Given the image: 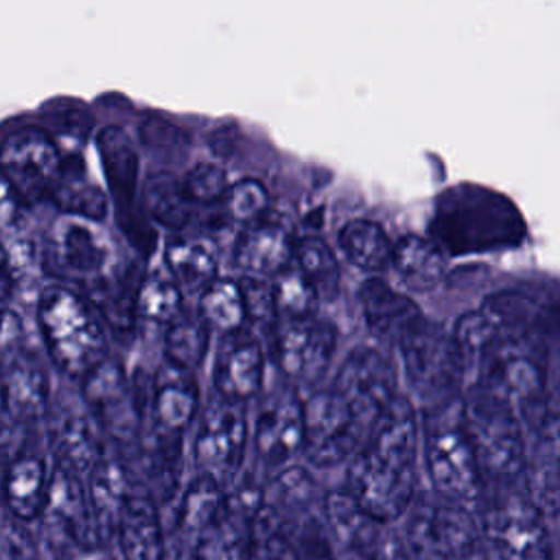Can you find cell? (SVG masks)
<instances>
[{"instance_id":"cell-18","label":"cell","mask_w":560,"mask_h":560,"mask_svg":"<svg viewBox=\"0 0 560 560\" xmlns=\"http://www.w3.org/2000/svg\"><path fill=\"white\" fill-rule=\"evenodd\" d=\"M304 402L289 381L269 387L258 402L254 420V448L265 470L282 468L302 451Z\"/></svg>"},{"instance_id":"cell-23","label":"cell","mask_w":560,"mask_h":560,"mask_svg":"<svg viewBox=\"0 0 560 560\" xmlns=\"http://www.w3.org/2000/svg\"><path fill=\"white\" fill-rule=\"evenodd\" d=\"M217 394L225 400L247 402L258 396L265 378V354L260 341L243 328L228 332L217 350L212 370Z\"/></svg>"},{"instance_id":"cell-7","label":"cell","mask_w":560,"mask_h":560,"mask_svg":"<svg viewBox=\"0 0 560 560\" xmlns=\"http://www.w3.org/2000/svg\"><path fill=\"white\" fill-rule=\"evenodd\" d=\"M50 381L39 354L24 341L15 313L0 315V409L13 424H33L48 411Z\"/></svg>"},{"instance_id":"cell-10","label":"cell","mask_w":560,"mask_h":560,"mask_svg":"<svg viewBox=\"0 0 560 560\" xmlns=\"http://www.w3.org/2000/svg\"><path fill=\"white\" fill-rule=\"evenodd\" d=\"M83 405L120 453L136 451L140 438V396L136 381L114 359H103L81 378Z\"/></svg>"},{"instance_id":"cell-29","label":"cell","mask_w":560,"mask_h":560,"mask_svg":"<svg viewBox=\"0 0 560 560\" xmlns=\"http://www.w3.org/2000/svg\"><path fill=\"white\" fill-rule=\"evenodd\" d=\"M293 245L295 243L282 223L260 217L236 238L234 260L247 276H276L293 262Z\"/></svg>"},{"instance_id":"cell-16","label":"cell","mask_w":560,"mask_h":560,"mask_svg":"<svg viewBox=\"0 0 560 560\" xmlns=\"http://www.w3.org/2000/svg\"><path fill=\"white\" fill-rule=\"evenodd\" d=\"M337 348V330L315 315L278 319L271 332V352L284 381L291 385H317L330 368Z\"/></svg>"},{"instance_id":"cell-22","label":"cell","mask_w":560,"mask_h":560,"mask_svg":"<svg viewBox=\"0 0 560 560\" xmlns=\"http://www.w3.org/2000/svg\"><path fill=\"white\" fill-rule=\"evenodd\" d=\"M262 490L241 486L228 490L221 510L203 532L197 560H245L252 521L260 508Z\"/></svg>"},{"instance_id":"cell-13","label":"cell","mask_w":560,"mask_h":560,"mask_svg":"<svg viewBox=\"0 0 560 560\" xmlns=\"http://www.w3.org/2000/svg\"><path fill=\"white\" fill-rule=\"evenodd\" d=\"M96 149L120 230L127 234L136 249L151 254L155 247V232L144 219L142 208L136 206L140 160L133 140L127 136L125 129L112 125L98 131Z\"/></svg>"},{"instance_id":"cell-24","label":"cell","mask_w":560,"mask_h":560,"mask_svg":"<svg viewBox=\"0 0 560 560\" xmlns=\"http://www.w3.org/2000/svg\"><path fill=\"white\" fill-rule=\"evenodd\" d=\"M83 481L94 538L96 542L107 545L116 536L118 516L133 481L129 479L125 459L107 453H103V457L88 470Z\"/></svg>"},{"instance_id":"cell-11","label":"cell","mask_w":560,"mask_h":560,"mask_svg":"<svg viewBox=\"0 0 560 560\" xmlns=\"http://www.w3.org/2000/svg\"><path fill=\"white\" fill-rule=\"evenodd\" d=\"M140 396V442H168L182 444L188 431L199 392L192 374L188 370L175 368L168 361L158 368L149 378H133Z\"/></svg>"},{"instance_id":"cell-17","label":"cell","mask_w":560,"mask_h":560,"mask_svg":"<svg viewBox=\"0 0 560 560\" xmlns=\"http://www.w3.org/2000/svg\"><path fill=\"white\" fill-rule=\"evenodd\" d=\"M330 389L372 431L396 398V370L376 348H354L335 374Z\"/></svg>"},{"instance_id":"cell-40","label":"cell","mask_w":560,"mask_h":560,"mask_svg":"<svg viewBox=\"0 0 560 560\" xmlns=\"http://www.w3.org/2000/svg\"><path fill=\"white\" fill-rule=\"evenodd\" d=\"M245 560H300L289 527L262 503L252 521Z\"/></svg>"},{"instance_id":"cell-12","label":"cell","mask_w":560,"mask_h":560,"mask_svg":"<svg viewBox=\"0 0 560 560\" xmlns=\"http://www.w3.org/2000/svg\"><path fill=\"white\" fill-rule=\"evenodd\" d=\"M247 444V413L243 402L217 398L206 407L192 440L199 472L214 479L225 492L234 488Z\"/></svg>"},{"instance_id":"cell-48","label":"cell","mask_w":560,"mask_h":560,"mask_svg":"<svg viewBox=\"0 0 560 560\" xmlns=\"http://www.w3.org/2000/svg\"><path fill=\"white\" fill-rule=\"evenodd\" d=\"M13 293V269H11V260H9V252L0 241V315L7 313L9 308V300Z\"/></svg>"},{"instance_id":"cell-27","label":"cell","mask_w":560,"mask_h":560,"mask_svg":"<svg viewBox=\"0 0 560 560\" xmlns=\"http://www.w3.org/2000/svg\"><path fill=\"white\" fill-rule=\"evenodd\" d=\"M359 304L368 330L378 341L392 346H398V341L424 317L411 298L398 293L378 278H370L361 284Z\"/></svg>"},{"instance_id":"cell-28","label":"cell","mask_w":560,"mask_h":560,"mask_svg":"<svg viewBox=\"0 0 560 560\" xmlns=\"http://www.w3.org/2000/svg\"><path fill=\"white\" fill-rule=\"evenodd\" d=\"M538 438L534 440L532 455L525 457L523 486L527 497L538 505L542 516L558 512V413L551 405L536 424Z\"/></svg>"},{"instance_id":"cell-43","label":"cell","mask_w":560,"mask_h":560,"mask_svg":"<svg viewBox=\"0 0 560 560\" xmlns=\"http://www.w3.org/2000/svg\"><path fill=\"white\" fill-rule=\"evenodd\" d=\"M184 195L192 201V203H217L223 201L230 182H228V173L225 168H221L219 164L212 162H199L195 164L184 179L179 182Z\"/></svg>"},{"instance_id":"cell-33","label":"cell","mask_w":560,"mask_h":560,"mask_svg":"<svg viewBox=\"0 0 560 560\" xmlns=\"http://www.w3.org/2000/svg\"><path fill=\"white\" fill-rule=\"evenodd\" d=\"M499 335H545L547 319L538 302L521 291H499L483 300L479 308Z\"/></svg>"},{"instance_id":"cell-36","label":"cell","mask_w":560,"mask_h":560,"mask_svg":"<svg viewBox=\"0 0 560 560\" xmlns=\"http://www.w3.org/2000/svg\"><path fill=\"white\" fill-rule=\"evenodd\" d=\"M210 328L199 315L179 313L166 328L164 357L171 365L192 372L208 354Z\"/></svg>"},{"instance_id":"cell-47","label":"cell","mask_w":560,"mask_h":560,"mask_svg":"<svg viewBox=\"0 0 560 560\" xmlns=\"http://www.w3.org/2000/svg\"><path fill=\"white\" fill-rule=\"evenodd\" d=\"M26 203L20 199L15 188L0 175V234L15 230L24 217Z\"/></svg>"},{"instance_id":"cell-15","label":"cell","mask_w":560,"mask_h":560,"mask_svg":"<svg viewBox=\"0 0 560 560\" xmlns=\"http://www.w3.org/2000/svg\"><path fill=\"white\" fill-rule=\"evenodd\" d=\"M370 433L330 387L304 402L302 453L313 466L328 468L350 459Z\"/></svg>"},{"instance_id":"cell-19","label":"cell","mask_w":560,"mask_h":560,"mask_svg":"<svg viewBox=\"0 0 560 560\" xmlns=\"http://www.w3.org/2000/svg\"><path fill=\"white\" fill-rule=\"evenodd\" d=\"M107 260L109 245L94 221L63 214L50 225L44 243V265L50 273L90 287L101 280Z\"/></svg>"},{"instance_id":"cell-6","label":"cell","mask_w":560,"mask_h":560,"mask_svg":"<svg viewBox=\"0 0 560 560\" xmlns=\"http://www.w3.org/2000/svg\"><path fill=\"white\" fill-rule=\"evenodd\" d=\"M402 545L409 560H488V540L472 510L429 497L409 503Z\"/></svg>"},{"instance_id":"cell-37","label":"cell","mask_w":560,"mask_h":560,"mask_svg":"<svg viewBox=\"0 0 560 560\" xmlns=\"http://www.w3.org/2000/svg\"><path fill=\"white\" fill-rule=\"evenodd\" d=\"M147 212L168 230H184L192 219V201L184 195L182 184L168 173H158L144 186Z\"/></svg>"},{"instance_id":"cell-46","label":"cell","mask_w":560,"mask_h":560,"mask_svg":"<svg viewBox=\"0 0 560 560\" xmlns=\"http://www.w3.org/2000/svg\"><path fill=\"white\" fill-rule=\"evenodd\" d=\"M138 138L151 149H171L186 142V133L160 114H149L138 127Z\"/></svg>"},{"instance_id":"cell-34","label":"cell","mask_w":560,"mask_h":560,"mask_svg":"<svg viewBox=\"0 0 560 560\" xmlns=\"http://www.w3.org/2000/svg\"><path fill=\"white\" fill-rule=\"evenodd\" d=\"M171 278L179 289L203 291L217 278V256L197 238H173L164 254Z\"/></svg>"},{"instance_id":"cell-32","label":"cell","mask_w":560,"mask_h":560,"mask_svg":"<svg viewBox=\"0 0 560 560\" xmlns=\"http://www.w3.org/2000/svg\"><path fill=\"white\" fill-rule=\"evenodd\" d=\"M50 201L59 206L63 214L81 217L94 223L105 219L109 208L103 188H98L88 179L83 162L77 158H63L61 177L57 182V188Z\"/></svg>"},{"instance_id":"cell-45","label":"cell","mask_w":560,"mask_h":560,"mask_svg":"<svg viewBox=\"0 0 560 560\" xmlns=\"http://www.w3.org/2000/svg\"><path fill=\"white\" fill-rule=\"evenodd\" d=\"M238 289H241V298H243V306H245L247 319L269 322V319L276 317L271 287L265 284L262 278L245 276V278L238 282Z\"/></svg>"},{"instance_id":"cell-30","label":"cell","mask_w":560,"mask_h":560,"mask_svg":"<svg viewBox=\"0 0 560 560\" xmlns=\"http://www.w3.org/2000/svg\"><path fill=\"white\" fill-rule=\"evenodd\" d=\"M48 466L37 453H18L2 477V497L11 516L31 523L42 516L48 492Z\"/></svg>"},{"instance_id":"cell-42","label":"cell","mask_w":560,"mask_h":560,"mask_svg":"<svg viewBox=\"0 0 560 560\" xmlns=\"http://www.w3.org/2000/svg\"><path fill=\"white\" fill-rule=\"evenodd\" d=\"M273 278L276 280L271 284V295H273V308L278 319L315 315L317 293L311 287V282L302 276V271L295 267V262L287 265Z\"/></svg>"},{"instance_id":"cell-25","label":"cell","mask_w":560,"mask_h":560,"mask_svg":"<svg viewBox=\"0 0 560 560\" xmlns=\"http://www.w3.org/2000/svg\"><path fill=\"white\" fill-rule=\"evenodd\" d=\"M114 540L125 560H162L164 532L160 508L144 486H131L118 516Z\"/></svg>"},{"instance_id":"cell-39","label":"cell","mask_w":560,"mask_h":560,"mask_svg":"<svg viewBox=\"0 0 560 560\" xmlns=\"http://www.w3.org/2000/svg\"><path fill=\"white\" fill-rule=\"evenodd\" d=\"M293 262L311 282L317 298L330 300L339 289V265L330 247L319 236H302L293 245Z\"/></svg>"},{"instance_id":"cell-35","label":"cell","mask_w":560,"mask_h":560,"mask_svg":"<svg viewBox=\"0 0 560 560\" xmlns=\"http://www.w3.org/2000/svg\"><path fill=\"white\" fill-rule=\"evenodd\" d=\"M339 247L343 256L363 271H378L392 260V241L387 232L370 219L348 221L339 230Z\"/></svg>"},{"instance_id":"cell-8","label":"cell","mask_w":560,"mask_h":560,"mask_svg":"<svg viewBox=\"0 0 560 560\" xmlns=\"http://www.w3.org/2000/svg\"><path fill=\"white\" fill-rule=\"evenodd\" d=\"M481 503V532L501 560H553L547 518L518 483L492 488Z\"/></svg>"},{"instance_id":"cell-41","label":"cell","mask_w":560,"mask_h":560,"mask_svg":"<svg viewBox=\"0 0 560 560\" xmlns=\"http://www.w3.org/2000/svg\"><path fill=\"white\" fill-rule=\"evenodd\" d=\"M182 313V291L168 271H151L138 284L136 315L155 322L171 324Z\"/></svg>"},{"instance_id":"cell-20","label":"cell","mask_w":560,"mask_h":560,"mask_svg":"<svg viewBox=\"0 0 560 560\" xmlns=\"http://www.w3.org/2000/svg\"><path fill=\"white\" fill-rule=\"evenodd\" d=\"M44 525L55 547H90L96 542L90 521L85 481L79 472L55 462L48 477Z\"/></svg>"},{"instance_id":"cell-2","label":"cell","mask_w":560,"mask_h":560,"mask_svg":"<svg viewBox=\"0 0 560 560\" xmlns=\"http://www.w3.org/2000/svg\"><path fill=\"white\" fill-rule=\"evenodd\" d=\"M431 241L448 254L462 256L514 247L525 236L516 206L497 190L459 184L435 199Z\"/></svg>"},{"instance_id":"cell-9","label":"cell","mask_w":560,"mask_h":560,"mask_svg":"<svg viewBox=\"0 0 560 560\" xmlns=\"http://www.w3.org/2000/svg\"><path fill=\"white\" fill-rule=\"evenodd\" d=\"M405 376L427 409L457 398L464 381L459 350L442 324L422 317L396 346Z\"/></svg>"},{"instance_id":"cell-1","label":"cell","mask_w":560,"mask_h":560,"mask_svg":"<svg viewBox=\"0 0 560 560\" xmlns=\"http://www.w3.org/2000/svg\"><path fill=\"white\" fill-rule=\"evenodd\" d=\"M420 420L413 402L396 394L368 440L352 455L348 494L363 514L392 523L416 497Z\"/></svg>"},{"instance_id":"cell-38","label":"cell","mask_w":560,"mask_h":560,"mask_svg":"<svg viewBox=\"0 0 560 560\" xmlns=\"http://www.w3.org/2000/svg\"><path fill=\"white\" fill-rule=\"evenodd\" d=\"M199 317L223 335L243 328L247 322L243 298L238 282L228 278H214L203 291L199 300Z\"/></svg>"},{"instance_id":"cell-49","label":"cell","mask_w":560,"mask_h":560,"mask_svg":"<svg viewBox=\"0 0 560 560\" xmlns=\"http://www.w3.org/2000/svg\"><path fill=\"white\" fill-rule=\"evenodd\" d=\"M236 147V129L230 125H221L210 136V149L219 158H230Z\"/></svg>"},{"instance_id":"cell-26","label":"cell","mask_w":560,"mask_h":560,"mask_svg":"<svg viewBox=\"0 0 560 560\" xmlns=\"http://www.w3.org/2000/svg\"><path fill=\"white\" fill-rule=\"evenodd\" d=\"M50 444L55 462L79 472L81 477L103 457L105 442L103 431L90 416V411L63 407L52 413L50 420Z\"/></svg>"},{"instance_id":"cell-44","label":"cell","mask_w":560,"mask_h":560,"mask_svg":"<svg viewBox=\"0 0 560 560\" xmlns=\"http://www.w3.org/2000/svg\"><path fill=\"white\" fill-rule=\"evenodd\" d=\"M225 210L236 221H256L267 212L269 206V192L262 186V182L247 177L232 184L223 197Z\"/></svg>"},{"instance_id":"cell-31","label":"cell","mask_w":560,"mask_h":560,"mask_svg":"<svg viewBox=\"0 0 560 560\" xmlns=\"http://www.w3.org/2000/svg\"><path fill=\"white\" fill-rule=\"evenodd\" d=\"M411 291H431L446 276V256L444 252L424 236L407 234L392 247L389 260Z\"/></svg>"},{"instance_id":"cell-5","label":"cell","mask_w":560,"mask_h":560,"mask_svg":"<svg viewBox=\"0 0 560 560\" xmlns=\"http://www.w3.org/2000/svg\"><path fill=\"white\" fill-rule=\"evenodd\" d=\"M37 326L55 368L83 378L107 357L105 328L94 306L66 287H50L37 302Z\"/></svg>"},{"instance_id":"cell-4","label":"cell","mask_w":560,"mask_h":560,"mask_svg":"<svg viewBox=\"0 0 560 560\" xmlns=\"http://www.w3.org/2000/svg\"><path fill=\"white\" fill-rule=\"evenodd\" d=\"M462 420L486 490L521 483L527 448L525 424L516 411L494 394L468 385L462 396Z\"/></svg>"},{"instance_id":"cell-14","label":"cell","mask_w":560,"mask_h":560,"mask_svg":"<svg viewBox=\"0 0 560 560\" xmlns=\"http://www.w3.org/2000/svg\"><path fill=\"white\" fill-rule=\"evenodd\" d=\"M61 166L63 153L44 129L26 127L0 142V175L26 206L52 197Z\"/></svg>"},{"instance_id":"cell-21","label":"cell","mask_w":560,"mask_h":560,"mask_svg":"<svg viewBox=\"0 0 560 560\" xmlns=\"http://www.w3.org/2000/svg\"><path fill=\"white\" fill-rule=\"evenodd\" d=\"M225 490L203 472H197L184 490L171 532L164 534L162 560H197V547L221 510Z\"/></svg>"},{"instance_id":"cell-3","label":"cell","mask_w":560,"mask_h":560,"mask_svg":"<svg viewBox=\"0 0 560 560\" xmlns=\"http://www.w3.org/2000/svg\"><path fill=\"white\" fill-rule=\"evenodd\" d=\"M420 431L424 468L438 499L468 510L479 505L486 486L462 420V396L427 409Z\"/></svg>"}]
</instances>
